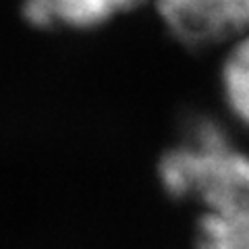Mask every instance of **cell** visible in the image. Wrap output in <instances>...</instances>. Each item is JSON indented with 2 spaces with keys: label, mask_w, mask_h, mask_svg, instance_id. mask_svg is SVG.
Returning a JSON list of instances; mask_svg holds the SVG:
<instances>
[{
  "label": "cell",
  "mask_w": 249,
  "mask_h": 249,
  "mask_svg": "<svg viewBox=\"0 0 249 249\" xmlns=\"http://www.w3.org/2000/svg\"><path fill=\"white\" fill-rule=\"evenodd\" d=\"M191 245L193 249H249V206L197 210Z\"/></svg>",
  "instance_id": "5"
},
{
  "label": "cell",
  "mask_w": 249,
  "mask_h": 249,
  "mask_svg": "<svg viewBox=\"0 0 249 249\" xmlns=\"http://www.w3.org/2000/svg\"><path fill=\"white\" fill-rule=\"evenodd\" d=\"M166 34L185 48H220L249 29V0H150Z\"/></svg>",
  "instance_id": "2"
},
{
  "label": "cell",
  "mask_w": 249,
  "mask_h": 249,
  "mask_svg": "<svg viewBox=\"0 0 249 249\" xmlns=\"http://www.w3.org/2000/svg\"><path fill=\"white\" fill-rule=\"evenodd\" d=\"M220 119L239 137H249V29L220 46L216 62Z\"/></svg>",
  "instance_id": "4"
},
{
  "label": "cell",
  "mask_w": 249,
  "mask_h": 249,
  "mask_svg": "<svg viewBox=\"0 0 249 249\" xmlns=\"http://www.w3.org/2000/svg\"><path fill=\"white\" fill-rule=\"evenodd\" d=\"M143 6L150 0H21V15L42 31L88 34Z\"/></svg>",
  "instance_id": "3"
},
{
  "label": "cell",
  "mask_w": 249,
  "mask_h": 249,
  "mask_svg": "<svg viewBox=\"0 0 249 249\" xmlns=\"http://www.w3.org/2000/svg\"><path fill=\"white\" fill-rule=\"evenodd\" d=\"M156 178L196 210L249 206V147L220 116H196L160 154Z\"/></svg>",
  "instance_id": "1"
}]
</instances>
